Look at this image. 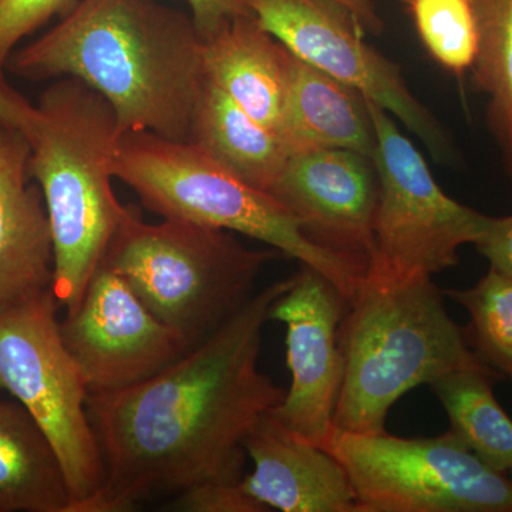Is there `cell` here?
<instances>
[{"label":"cell","mask_w":512,"mask_h":512,"mask_svg":"<svg viewBox=\"0 0 512 512\" xmlns=\"http://www.w3.org/2000/svg\"><path fill=\"white\" fill-rule=\"evenodd\" d=\"M292 276L143 382L89 394L104 483L94 512L131 511L205 481H242L245 440L285 392L259 370L262 333Z\"/></svg>","instance_id":"obj_1"},{"label":"cell","mask_w":512,"mask_h":512,"mask_svg":"<svg viewBox=\"0 0 512 512\" xmlns=\"http://www.w3.org/2000/svg\"><path fill=\"white\" fill-rule=\"evenodd\" d=\"M201 45L191 16L156 0H79L6 69L32 82L80 80L109 101L121 133L190 141Z\"/></svg>","instance_id":"obj_2"},{"label":"cell","mask_w":512,"mask_h":512,"mask_svg":"<svg viewBox=\"0 0 512 512\" xmlns=\"http://www.w3.org/2000/svg\"><path fill=\"white\" fill-rule=\"evenodd\" d=\"M36 109L35 130L26 136L29 175L43 192L52 228L53 296L69 309L130 214L111 184L121 128L109 101L72 77L50 84Z\"/></svg>","instance_id":"obj_3"},{"label":"cell","mask_w":512,"mask_h":512,"mask_svg":"<svg viewBox=\"0 0 512 512\" xmlns=\"http://www.w3.org/2000/svg\"><path fill=\"white\" fill-rule=\"evenodd\" d=\"M339 340L343 383L335 427L342 430H386L390 409L414 387L454 370L488 369L448 315L431 275L367 274L349 296Z\"/></svg>","instance_id":"obj_4"},{"label":"cell","mask_w":512,"mask_h":512,"mask_svg":"<svg viewBox=\"0 0 512 512\" xmlns=\"http://www.w3.org/2000/svg\"><path fill=\"white\" fill-rule=\"evenodd\" d=\"M279 255L247 248L225 229L178 220L147 224L131 207L101 265L123 276L190 350L255 295L256 279Z\"/></svg>","instance_id":"obj_5"},{"label":"cell","mask_w":512,"mask_h":512,"mask_svg":"<svg viewBox=\"0 0 512 512\" xmlns=\"http://www.w3.org/2000/svg\"><path fill=\"white\" fill-rule=\"evenodd\" d=\"M113 175L164 220L225 229L264 242L326 276L346 301L359 282L338 259L306 239L271 194L239 180L190 141L168 140L151 131H124Z\"/></svg>","instance_id":"obj_6"},{"label":"cell","mask_w":512,"mask_h":512,"mask_svg":"<svg viewBox=\"0 0 512 512\" xmlns=\"http://www.w3.org/2000/svg\"><path fill=\"white\" fill-rule=\"evenodd\" d=\"M52 291L0 312V390L22 404L62 463L72 512H94L104 483L86 380L64 345Z\"/></svg>","instance_id":"obj_7"},{"label":"cell","mask_w":512,"mask_h":512,"mask_svg":"<svg viewBox=\"0 0 512 512\" xmlns=\"http://www.w3.org/2000/svg\"><path fill=\"white\" fill-rule=\"evenodd\" d=\"M322 447L349 474L356 512H512L510 477L451 431L404 439L333 427Z\"/></svg>","instance_id":"obj_8"},{"label":"cell","mask_w":512,"mask_h":512,"mask_svg":"<svg viewBox=\"0 0 512 512\" xmlns=\"http://www.w3.org/2000/svg\"><path fill=\"white\" fill-rule=\"evenodd\" d=\"M366 103L379 180L375 256L367 274L403 279L456 266L460 248L476 244L490 217L448 197L393 117L367 97Z\"/></svg>","instance_id":"obj_9"},{"label":"cell","mask_w":512,"mask_h":512,"mask_svg":"<svg viewBox=\"0 0 512 512\" xmlns=\"http://www.w3.org/2000/svg\"><path fill=\"white\" fill-rule=\"evenodd\" d=\"M296 57L348 84L402 121L440 161L453 160L450 138L403 79L400 67L365 42L348 9L332 0H242Z\"/></svg>","instance_id":"obj_10"},{"label":"cell","mask_w":512,"mask_h":512,"mask_svg":"<svg viewBox=\"0 0 512 512\" xmlns=\"http://www.w3.org/2000/svg\"><path fill=\"white\" fill-rule=\"evenodd\" d=\"M60 322L89 394L126 389L180 359L187 346L141 302L126 279L100 265Z\"/></svg>","instance_id":"obj_11"},{"label":"cell","mask_w":512,"mask_h":512,"mask_svg":"<svg viewBox=\"0 0 512 512\" xmlns=\"http://www.w3.org/2000/svg\"><path fill=\"white\" fill-rule=\"evenodd\" d=\"M269 194L306 239L356 276L375 256L379 180L370 158L339 148L291 154Z\"/></svg>","instance_id":"obj_12"},{"label":"cell","mask_w":512,"mask_h":512,"mask_svg":"<svg viewBox=\"0 0 512 512\" xmlns=\"http://www.w3.org/2000/svg\"><path fill=\"white\" fill-rule=\"evenodd\" d=\"M346 301L338 286L308 265L272 305L269 320L286 326L291 387L272 416L303 440L323 446L335 427L343 383L339 330Z\"/></svg>","instance_id":"obj_13"},{"label":"cell","mask_w":512,"mask_h":512,"mask_svg":"<svg viewBox=\"0 0 512 512\" xmlns=\"http://www.w3.org/2000/svg\"><path fill=\"white\" fill-rule=\"evenodd\" d=\"M29 158L26 134L0 121V312L52 291V228Z\"/></svg>","instance_id":"obj_14"},{"label":"cell","mask_w":512,"mask_h":512,"mask_svg":"<svg viewBox=\"0 0 512 512\" xmlns=\"http://www.w3.org/2000/svg\"><path fill=\"white\" fill-rule=\"evenodd\" d=\"M254 471L241 487L266 510L356 512L355 488L345 467L325 448L303 440L269 412L245 440Z\"/></svg>","instance_id":"obj_15"},{"label":"cell","mask_w":512,"mask_h":512,"mask_svg":"<svg viewBox=\"0 0 512 512\" xmlns=\"http://www.w3.org/2000/svg\"><path fill=\"white\" fill-rule=\"evenodd\" d=\"M279 136L289 154L339 148L372 160L376 133L366 97L288 50Z\"/></svg>","instance_id":"obj_16"},{"label":"cell","mask_w":512,"mask_h":512,"mask_svg":"<svg viewBox=\"0 0 512 512\" xmlns=\"http://www.w3.org/2000/svg\"><path fill=\"white\" fill-rule=\"evenodd\" d=\"M286 62L288 49L249 10L202 40L204 79L276 133L284 104Z\"/></svg>","instance_id":"obj_17"},{"label":"cell","mask_w":512,"mask_h":512,"mask_svg":"<svg viewBox=\"0 0 512 512\" xmlns=\"http://www.w3.org/2000/svg\"><path fill=\"white\" fill-rule=\"evenodd\" d=\"M190 143L239 180L268 194L291 156L275 130L249 116L207 79H202L192 114Z\"/></svg>","instance_id":"obj_18"},{"label":"cell","mask_w":512,"mask_h":512,"mask_svg":"<svg viewBox=\"0 0 512 512\" xmlns=\"http://www.w3.org/2000/svg\"><path fill=\"white\" fill-rule=\"evenodd\" d=\"M0 512H72L60 458L19 402H0Z\"/></svg>","instance_id":"obj_19"},{"label":"cell","mask_w":512,"mask_h":512,"mask_svg":"<svg viewBox=\"0 0 512 512\" xmlns=\"http://www.w3.org/2000/svg\"><path fill=\"white\" fill-rule=\"evenodd\" d=\"M503 380L490 369L447 373L430 387L446 410L450 431L488 467L508 474L512 468V419L498 403L494 383Z\"/></svg>","instance_id":"obj_20"},{"label":"cell","mask_w":512,"mask_h":512,"mask_svg":"<svg viewBox=\"0 0 512 512\" xmlns=\"http://www.w3.org/2000/svg\"><path fill=\"white\" fill-rule=\"evenodd\" d=\"M478 49L471 72L487 97V121L512 177V0H474Z\"/></svg>","instance_id":"obj_21"},{"label":"cell","mask_w":512,"mask_h":512,"mask_svg":"<svg viewBox=\"0 0 512 512\" xmlns=\"http://www.w3.org/2000/svg\"><path fill=\"white\" fill-rule=\"evenodd\" d=\"M443 293L470 315L464 330L471 350L512 384V279L490 268L471 288Z\"/></svg>","instance_id":"obj_22"},{"label":"cell","mask_w":512,"mask_h":512,"mask_svg":"<svg viewBox=\"0 0 512 512\" xmlns=\"http://www.w3.org/2000/svg\"><path fill=\"white\" fill-rule=\"evenodd\" d=\"M412 16L421 42L448 72L471 70L478 49L474 0H400Z\"/></svg>","instance_id":"obj_23"},{"label":"cell","mask_w":512,"mask_h":512,"mask_svg":"<svg viewBox=\"0 0 512 512\" xmlns=\"http://www.w3.org/2000/svg\"><path fill=\"white\" fill-rule=\"evenodd\" d=\"M79 0H0V76L9 57L25 37L66 13Z\"/></svg>","instance_id":"obj_24"},{"label":"cell","mask_w":512,"mask_h":512,"mask_svg":"<svg viewBox=\"0 0 512 512\" xmlns=\"http://www.w3.org/2000/svg\"><path fill=\"white\" fill-rule=\"evenodd\" d=\"M171 505L185 512H268L242 490L241 481H205L175 495Z\"/></svg>","instance_id":"obj_25"},{"label":"cell","mask_w":512,"mask_h":512,"mask_svg":"<svg viewBox=\"0 0 512 512\" xmlns=\"http://www.w3.org/2000/svg\"><path fill=\"white\" fill-rule=\"evenodd\" d=\"M474 247L487 259L490 268L512 279V214L488 218Z\"/></svg>","instance_id":"obj_26"},{"label":"cell","mask_w":512,"mask_h":512,"mask_svg":"<svg viewBox=\"0 0 512 512\" xmlns=\"http://www.w3.org/2000/svg\"><path fill=\"white\" fill-rule=\"evenodd\" d=\"M191 9V19L201 40L210 39L231 20L247 13L242 0H185Z\"/></svg>","instance_id":"obj_27"},{"label":"cell","mask_w":512,"mask_h":512,"mask_svg":"<svg viewBox=\"0 0 512 512\" xmlns=\"http://www.w3.org/2000/svg\"><path fill=\"white\" fill-rule=\"evenodd\" d=\"M0 121L18 127L26 136L32 134L37 123L36 104L13 89L5 74L0 76Z\"/></svg>","instance_id":"obj_28"},{"label":"cell","mask_w":512,"mask_h":512,"mask_svg":"<svg viewBox=\"0 0 512 512\" xmlns=\"http://www.w3.org/2000/svg\"><path fill=\"white\" fill-rule=\"evenodd\" d=\"M343 8L348 9L365 33H380L383 22L373 0H332Z\"/></svg>","instance_id":"obj_29"},{"label":"cell","mask_w":512,"mask_h":512,"mask_svg":"<svg viewBox=\"0 0 512 512\" xmlns=\"http://www.w3.org/2000/svg\"><path fill=\"white\" fill-rule=\"evenodd\" d=\"M508 474H510V480H511V483H512V468H511L510 473H508Z\"/></svg>","instance_id":"obj_30"}]
</instances>
